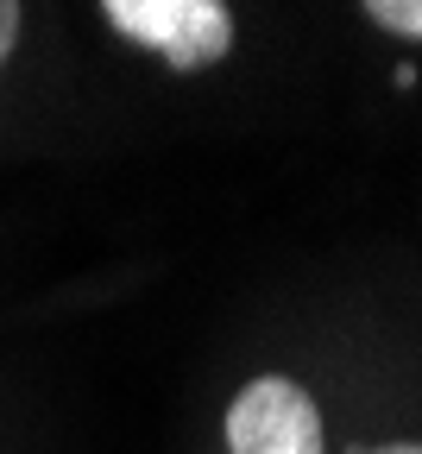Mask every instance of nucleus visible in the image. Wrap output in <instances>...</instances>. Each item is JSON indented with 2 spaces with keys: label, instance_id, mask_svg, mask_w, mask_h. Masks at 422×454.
<instances>
[{
  "label": "nucleus",
  "instance_id": "obj_1",
  "mask_svg": "<svg viewBox=\"0 0 422 454\" xmlns=\"http://www.w3.org/2000/svg\"><path fill=\"white\" fill-rule=\"evenodd\" d=\"M101 20L170 70H208L233 51V13L221 0H101Z\"/></svg>",
  "mask_w": 422,
  "mask_h": 454
},
{
  "label": "nucleus",
  "instance_id": "obj_2",
  "mask_svg": "<svg viewBox=\"0 0 422 454\" xmlns=\"http://www.w3.org/2000/svg\"><path fill=\"white\" fill-rule=\"evenodd\" d=\"M227 448L233 454H322V411L316 397L284 379L265 372L227 404Z\"/></svg>",
  "mask_w": 422,
  "mask_h": 454
},
{
  "label": "nucleus",
  "instance_id": "obj_3",
  "mask_svg": "<svg viewBox=\"0 0 422 454\" xmlns=\"http://www.w3.org/2000/svg\"><path fill=\"white\" fill-rule=\"evenodd\" d=\"M366 20L385 26V32H397V38H422V0H372Z\"/></svg>",
  "mask_w": 422,
  "mask_h": 454
},
{
  "label": "nucleus",
  "instance_id": "obj_4",
  "mask_svg": "<svg viewBox=\"0 0 422 454\" xmlns=\"http://www.w3.org/2000/svg\"><path fill=\"white\" fill-rule=\"evenodd\" d=\"M20 7H13V0H0V64H7V57H13V44H20Z\"/></svg>",
  "mask_w": 422,
  "mask_h": 454
},
{
  "label": "nucleus",
  "instance_id": "obj_5",
  "mask_svg": "<svg viewBox=\"0 0 422 454\" xmlns=\"http://www.w3.org/2000/svg\"><path fill=\"white\" fill-rule=\"evenodd\" d=\"M372 454H422V442H385V448H372Z\"/></svg>",
  "mask_w": 422,
  "mask_h": 454
}]
</instances>
